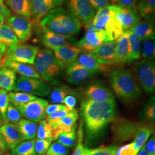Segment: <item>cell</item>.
Wrapping results in <instances>:
<instances>
[{
    "mask_svg": "<svg viewBox=\"0 0 155 155\" xmlns=\"http://www.w3.org/2000/svg\"><path fill=\"white\" fill-rule=\"evenodd\" d=\"M116 106L115 98L105 102L83 101L81 115L84 124L87 142L97 139L106 127L115 120Z\"/></svg>",
    "mask_w": 155,
    "mask_h": 155,
    "instance_id": "cell-1",
    "label": "cell"
},
{
    "mask_svg": "<svg viewBox=\"0 0 155 155\" xmlns=\"http://www.w3.org/2000/svg\"><path fill=\"white\" fill-rule=\"evenodd\" d=\"M82 24L72 14L63 8L50 11L39 24L40 30L72 36L79 33Z\"/></svg>",
    "mask_w": 155,
    "mask_h": 155,
    "instance_id": "cell-2",
    "label": "cell"
},
{
    "mask_svg": "<svg viewBox=\"0 0 155 155\" xmlns=\"http://www.w3.org/2000/svg\"><path fill=\"white\" fill-rule=\"evenodd\" d=\"M109 81L111 89L120 100L130 102L141 94L137 81L128 68L120 67L113 70L110 73Z\"/></svg>",
    "mask_w": 155,
    "mask_h": 155,
    "instance_id": "cell-3",
    "label": "cell"
},
{
    "mask_svg": "<svg viewBox=\"0 0 155 155\" xmlns=\"http://www.w3.org/2000/svg\"><path fill=\"white\" fill-rule=\"evenodd\" d=\"M33 64L42 79L50 82H56V79L63 68L52 51L47 48L39 50Z\"/></svg>",
    "mask_w": 155,
    "mask_h": 155,
    "instance_id": "cell-4",
    "label": "cell"
},
{
    "mask_svg": "<svg viewBox=\"0 0 155 155\" xmlns=\"http://www.w3.org/2000/svg\"><path fill=\"white\" fill-rule=\"evenodd\" d=\"M111 126L114 141L123 143L134 139L139 132L144 127L149 126L145 122H137L126 119L114 120Z\"/></svg>",
    "mask_w": 155,
    "mask_h": 155,
    "instance_id": "cell-5",
    "label": "cell"
},
{
    "mask_svg": "<svg viewBox=\"0 0 155 155\" xmlns=\"http://www.w3.org/2000/svg\"><path fill=\"white\" fill-rule=\"evenodd\" d=\"M39 48L32 45L18 43L8 47L1 61H12L33 64Z\"/></svg>",
    "mask_w": 155,
    "mask_h": 155,
    "instance_id": "cell-6",
    "label": "cell"
},
{
    "mask_svg": "<svg viewBox=\"0 0 155 155\" xmlns=\"http://www.w3.org/2000/svg\"><path fill=\"white\" fill-rule=\"evenodd\" d=\"M137 78L144 91L153 94L155 90V64L154 61L141 60L134 64Z\"/></svg>",
    "mask_w": 155,
    "mask_h": 155,
    "instance_id": "cell-7",
    "label": "cell"
},
{
    "mask_svg": "<svg viewBox=\"0 0 155 155\" xmlns=\"http://www.w3.org/2000/svg\"><path fill=\"white\" fill-rule=\"evenodd\" d=\"M13 90L35 96L45 97L51 92V87L49 84L42 79L21 76L17 78Z\"/></svg>",
    "mask_w": 155,
    "mask_h": 155,
    "instance_id": "cell-8",
    "label": "cell"
},
{
    "mask_svg": "<svg viewBox=\"0 0 155 155\" xmlns=\"http://www.w3.org/2000/svg\"><path fill=\"white\" fill-rule=\"evenodd\" d=\"M67 10L75 17L82 25L86 27L92 22L95 9L88 0H64Z\"/></svg>",
    "mask_w": 155,
    "mask_h": 155,
    "instance_id": "cell-9",
    "label": "cell"
},
{
    "mask_svg": "<svg viewBox=\"0 0 155 155\" xmlns=\"http://www.w3.org/2000/svg\"><path fill=\"white\" fill-rule=\"evenodd\" d=\"M13 105L18 109L21 116L33 122H39L46 118L45 110L49 104L43 98H36L27 103Z\"/></svg>",
    "mask_w": 155,
    "mask_h": 155,
    "instance_id": "cell-10",
    "label": "cell"
},
{
    "mask_svg": "<svg viewBox=\"0 0 155 155\" xmlns=\"http://www.w3.org/2000/svg\"><path fill=\"white\" fill-rule=\"evenodd\" d=\"M85 28L86 31L84 36L74 45L84 52H91L103 43L110 41L105 32L93 28L91 23L86 25Z\"/></svg>",
    "mask_w": 155,
    "mask_h": 155,
    "instance_id": "cell-11",
    "label": "cell"
},
{
    "mask_svg": "<svg viewBox=\"0 0 155 155\" xmlns=\"http://www.w3.org/2000/svg\"><path fill=\"white\" fill-rule=\"evenodd\" d=\"M64 2V0H30V19L32 25L38 27L41 20L50 11L59 7Z\"/></svg>",
    "mask_w": 155,
    "mask_h": 155,
    "instance_id": "cell-12",
    "label": "cell"
},
{
    "mask_svg": "<svg viewBox=\"0 0 155 155\" xmlns=\"http://www.w3.org/2000/svg\"><path fill=\"white\" fill-rule=\"evenodd\" d=\"M6 24L13 31L19 41L25 42L31 38L33 25L30 18L13 14L6 18Z\"/></svg>",
    "mask_w": 155,
    "mask_h": 155,
    "instance_id": "cell-13",
    "label": "cell"
},
{
    "mask_svg": "<svg viewBox=\"0 0 155 155\" xmlns=\"http://www.w3.org/2000/svg\"><path fill=\"white\" fill-rule=\"evenodd\" d=\"M153 133L150 125L143 128L130 144L124 145L117 150L115 155H137Z\"/></svg>",
    "mask_w": 155,
    "mask_h": 155,
    "instance_id": "cell-14",
    "label": "cell"
},
{
    "mask_svg": "<svg viewBox=\"0 0 155 155\" xmlns=\"http://www.w3.org/2000/svg\"><path fill=\"white\" fill-rule=\"evenodd\" d=\"M117 45V40L107 41L90 53L101 64L114 65Z\"/></svg>",
    "mask_w": 155,
    "mask_h": 155,
    "instance_id": "cell-15",
    "label": "cell"
},
{
    "mask_svg": "<svg viewBox=\"0 0 155 155\" xmlns=\"http://www.w3.org/2000/svg\"><path fill=\"white\" fill-rule=\"evenodd\" d=\"M53 51L56 59L61 63L63 68H68L72 64L78 55L83 52L81 49L71 44L62 45Z\"/></svg>",
    "mask_w": 155,
    "mask_h": 155,
    "instance_id": "cell-16",
    "label": "cell"
},
{
    "mask_svg": "<svg viewBox=\"0 0 155 155\" xmlns=\"http://www.w3.org/2000/svg\"><path fill=\"white\" fill-rule=\"evenodd\" d=\"M41 33V41L43 45L49 50L54 51L62 45L71 44L75 39L72 36H64L48 31H43Z\"/></svg>",
    "mask_w": 155,
    "mask_h": 155,
    "instance_id": "cell-17",
    "label": "cell"
},
{
    "mask_svg": "<svg viewBox=\"0 0 155 155\" xmlns=\"http://www.w3.org/2000/svg\"><path fill=\"white\" fill-rule=\"evenodd\" d=\"M0 132L4 138L7 147L12 150L24 140L17 123H4L0 127Z\"/></svg>",
    "mask_w": 155,
    "mask_h": 155,
    "instance_id": "cell-18",
    "label": "cell"
},
{
    "mask_svg": "<svg viewBox=\"0 0 155 155\" xmlns=\"http://www.w3.org/2000/svg\"><path fill=\"white\" fill-rule=\"evenodd\" d=\"M86 100L95 102H105L115 98L110 89H108L102 83H94L90 84L84 91Z\"/></svg>",
    "mask_w": 155,
    "mask_h": 155,
    "instance_id": "cell-19",
    "label": "cell"
},
{
    "mask_svg": "<svg viewBox=\"0 0 155 155\" xmlns=\"http://www.w3.org/2000/svg\"><path fill=\"white\" fill-rule=\"evenodd\" d=\"M117 20L120 22L123 31H130L131 28L141 20V17L137 10H133L119 6L116 15Z\"/></svg>",
    "mask_w": 155,
    "mask_h": 155,
    "instance_id": "cell-20",
    "label": "cell"
},
{
    "mask_svg": "<svg viewBox=\"0 0 155 155\" xmlns=\"http://www.w3.org/2000/svg\"><path fill=\"white\" fill-rule=\"evenodd\" d=\"M83 68L97 72L105 71L110 68L111 66L101 64L90 52H82L73 63Z\"/></svg>",
    "mask_w": 155,
    "mask_h": 155,
    "instance_id": "cell-21",
    "label": "cell"
},
{
    "mask_svg": "<svg viewBox=\"0 0 155 155\" xmlns=\"http://www.w3.org/2000/svg\"><path fill=\"white\" fill-rule=\"evenodd\" d=\"M1 67H8L16 73L25 77L33 78L42 79L38 72L36 71L35 67L31 64L23 63L12 61H1Z\"/></svg>",
    "mask_w": 155,
    "mask_h": 155,
    "instance_id": "cell-22",
    "label": "cell"
},
{
    "mask_svg": "<svg viewBox=\"0 0 155 155\" xmlns=\"http://www.w3.org/2000/svg\"><path fill=\"white\" fill-rule=\"evenodd\" d=\"M67 68V81L71 84H78L97 73L74 63H72Z\"/></svg>",
    "mask_w": 155,
    "mask_h": 155,
    "instance_id": "cell-23",
    "label": "cell"
},
{
    "mask_svg": "<svg viewBox=\"0 0 155 155\" xmlns=\"http://www.w3.org/2000/svg\"><path fill=\"white\" fill-rule=\"evenodd\" d=\"M118 8L119 6L112 5L99 10L93 18L92 27L96 29L104 30L108 21L116 16Z\"/></svg>",
    "mask_w": 155,
    "mask_h": 155,
    "instance_id": "cell-24",
    "label": "cell"
},
{
    "mask_svg": "<svg viewBox=\"0 0 155 155\" xmlns=\"http://www.w3.org/2000/svg\"><path fill=\"white\" fill-rule=\"evenodd\" d=\"M129 31H125L122 36L118 39L114 63L119 64L130 63V47L128 40Z\"/></svg>",
    "mask_w": 155,
    "mask_h": 155,
    "instance_id": "cell-25",
    "label": "cell"
},
{
    "mask_svg": "<svg viewBox=\"0 0 155 155\" xmlns=\"http://www.w3.org/2000/svg\"><path fill=\"white\" fill-rule=\"evenodd\" d=\"M141 40H154L155 28L154 22L147 20H140L130 30Z\"/></svg>",
    "mask_w": 155,
    "mask_h": 155,
    "instance_id": "cell-26",
    "label": "cell"
},
{
    "mask_svg": "<svg viewBox=\"0 0 155 155\" xmlns=\"http://www.w3.org/2000/svg\"><path fill=\"white\" fill-rule=\"evenodd\" d=\"M6 4L15 15L31 18L30 0H5Z\"/></svg>",
    "mask_w": 155,
    "mask_h": 155,
    "instance_id": "cell-27",
    "label": "cell"
},
{
    "mask_svg": "<svg viewBox=\"0 0 155 155\" xmlns=\"http://www.w3.org/2000/svg\"><path fill=\"white\" fill-rule=\"evenodd\" d=\"M16 79V74L14 71L6 67L0 68V88L6 91L13 90Z\"/></svg>",
    "mask_w": 155,
    "mask_h": 155,
    "instance_id": "cell-28",
    "label": "cell"
},
{
    "mask_svg": "<svg viewBox=\"0 0 155 155\" xmlns=\"http://www.w3.org/2000/svg\"><path fill=\"white\" fill-rule=\"evenodd\" d=\"M137 11L141 17L145 20L154 21L155 16V0H140Z\"/></svg>",
    "mask_w": 155,
    "mask_h": 155,
    "instance_id": "cell-29",
    "label": "cell"
},
{
    "mask_svg": "<svg viewBox=\"0 0 155 155\" xmlns=\"http://www.w3.org/2000/svg\"><path fill=\"white\" fill-rule=\"evenodd\" d=\"M17 125L24 140H34L35 139L38 127L37 122L22 118L17 123Z\"/></svg>",
    "mask_w": 155,
    "mask_h": 155,
    "instance_id": "cell-30",
    "label": "cell"
},
{
    "mask_svg": "<svg viewBox=\"0 0 155 155\" xmlns=\"http://www.w3.org/2000/svg\"><path fill=\"white\" fill-rule=\"evenodd\" d=\"M0 42L6 48L20 43L16 34L6 23L0 29Z\"/></svg>",
    "mask_w": 155,
    "mask_h": 155,
    "instance_id": "cell-31",
    "label": "cell"
},
{
    "mask_svg": "<svg viewBox=\"0 0 155 155\" xmlns=\"http://www.w3.org/2000/svg\"><path fill=\"white\" fill-rule=\"evenodd\" d=\"M128 40L130 47V62L139 60L141 57L142 40L130 31H129Z\"/></svg>",
    "mask_w": 155,
    "mask_h": 155,
    "instance_id": "cell-32",
    "label": "cell"
},
{
    "mask_svg": "<svg viewBox=\"0 0 155 155\" xmlns=\"http://www.w3.org/2000/svg\"><path fill=\"white\" fill-rule=\"evenodd\" d=\"M78 118V116L64 117L50 125L54 128L59 130L61 133L69 132L76 127L75 123L77 121Z\"/></svg>",
    "mask_w": 155,
    "mask_h": 155,
    "instance_id": "cell-33",
    "label": "cell"
},
{
    "mask_svg": "<svg viewBox=\"0 0 155 155\" xmlns=\"http://www.w3.org/2000/svg\"><path fill=\"white\" fill-rule=\"evenodd\" d=\"M35 140L22 141L12 150V155H37L35 150Z\"/></svg>",
    "mask_w": 155,
    "mask_h": 155,
    "instance_id": "cell-34",
    "label": "cell"
},
{
    "mask_svg": "<svg viewBox=\"0 0 155 155\" xmlns=\"http://www.w3.org/2000/svg\"><path fill=\"white\" fill-rule=\"evenodd\" d=\"M74 94L71 90L66 86L55 87L51 92L50 100L54 104H63L67 95Z\"/></svg>",
    "mask_w": 155,
    "mask_h": 155,
    "instance_id": "cell-35",
    "label": "cell"
},
{
    "mask_svg": "<svg viewBox=\"0 0 155 155\" xmlns=\"http://www.w3.org/2000/svg\"><path fill=\"white\" fill-rule=\"evenodd\" d=\"M54 128L46 120L39 122L36 133L37 138L39 140H51L53 141Z\"/></svg>",
    "mask_w": 155,
    "mask_h": 155,
    "instance_id": "cell-36",
    "label": "cell"
},
{
    "mask_svg": "<svg viewBox=\"0 0 155 155\" xmlns=\"http://www.w3.org/2000/svg\"><path fill=\"white\" fill-rule=\"evenodd\" d=\"M118 145L116 144L109 146H102L98 148L89 149L84 148V155H115Z\"/></svg>",
    "mask_w": 155,
    "mask_h": 155,
    "instance_id": "cell-37",
    "label": "cell"
},
{
    "mask_svg": "<svg viewBox=\"0 0 155 155\" xmlns=\"http://www.w3.org/2000/svg\"><path fill=\"white\" fill-rule=\"evenodd\" d=\"M76 127L69 132H63L60 134L57 139L58 143L62 144L67 148H73L77 144Z\"/></svg>",
    "mask_w": 155,
    "mask_h": 155,
    "instance_id": "cell-38",
    "label": "cell"
},
{
    "mask_svg": "<svg viewBox=\"0 0 155 155\" xmlns=\"http://www.w3.org/2000/svg\"><path fill=\"white\" fill-rule=\"evenodd\" d=\"M141 56L145 60L154 61L155 58V43L154 40H143L141 50Z\"/></svg>",
    "mask_w": 155,
    "mask_h": 155,
    "instance_id": "cell-39",
    "label": "cell"
},
{
    "mask_svg": "<svg viewBox=\"0 0 155 155\" xmlns=\"http://www.w3.org/2000/svg\"><path fill=\"white\" fill-rule=\"evenodd\" d=\"M9 101L12 104H25L36 100V96L23 92H10L9 94Z\"/></svg>",
    "mask_w": 155,
    "mask_h": 155,
    "instance_id": "cell-40",
    "label": "cell"
},
{
    "mask_svg": "<svg viewBox=\"0 0 155 155\" xmlns=\"http://www.w3.org/2000/svg\"><path fill=\"white\" fill-rule=\"evenodd\" d=\"M21 114L18 109L12 104H9L6 111L4 123L17 124L21 119Z\"/></svg>",
    "mask_w": 155,
    "mask_h": 155,
    "instance_id": "cell-41",
    "label": "cell"
},
{
    "mask_svg": "<svg viewBox=\"0 0 155 155\" xmlns=\"http://www.w3.org/2000/svg\"><path fill=\"white\" fill-rule=\"evenodd\" d=\"M77 116H78V111L76 109H69L59 111L48 116L47 117L46 121L50 124H51L63 118L67 117Z\"/></svg>",
    "mask_w": 155,
    "mask_h": 155,
    "instance_id": "cell-42",
    "label": "cell"
},
{
    "mask_svg": "<svg viewBox=\"0 0 155 155\" xmlns=\"http://www.w3.org/2000/svg\"><path fill=\"white\" fill-rule=\"evenodd\" d=\"M51 140H39L35 141V150L37 155H45L51 145Z\"/></svg>",
    "mask_w": 155,
    "mask_h": 155,
    "instance_id": "cell-43",
    "label": "cell"
},
{
    "mask_svg": "<svg viewBox=\"0 0 155 155\" xmlns=\"http://www.w3.org/2000/svg\"><path fill=\"white\" fill-rule=\"evenodd\" d=\"M69 150L62 144L58 142L50 145L45 155H68Z\"/></svg>",
    "mask_w": 155,
    "mask_h": 155,
    "instance_id": "cell-44",
    "label": "cell"
},
{
    "mask_svg": "<svg viewBox=\"0 0 155 155\" xmlns=\"http://www.w3.org/2000/svg\"><path fill=\"white\" fill-rule=\"evenodd\" d=\"M83 127L82 123H81L78 131L77 145L75 150L71 155H84V147L83 145Z\"/></svg>",
    "mask_w": 155,
    "mask_h": 155,
    "instance_id": "cell-45",
    "label": "cell"
},
{
    "mask_svg": "<svg viewBox=\"0 0 155 155\" xmlns=\"http://www.w3.org/2000/svg\"><path fill=\"white\" fill-rule=\"evenodd\" d=\"M9 98L8 91L5 90H0V113L1 116L4 120L5 117L6 111L9 105Z\"/></svg>",
    "mask_w": 155,
    "mask_h": 155,
    "instance_id": "cell-46",
    "label": "cell"
},
{
    "mask_svg": "<svg viewBox=\"0 0 155 155\" xmlns=\"http://www.w3.org/2000/svg\"><path fill=\"white\" fill-rule=\"evenodd\" d=\"M155 97H153V98L150 100L144 108V117L152 122H155Z\"/></svg>",
    "mask_w": 155,
    "mask_h": 155,
    "instance_id": "cell-47",
    "label": "cell"
},
{
    "mask_svg": "<svg viewBox=\"0 0 155 155\" xmlns=\"http://www.w3.org/2000/svg\"><path fill=\"white\" fill-rule=\"evenodd\" d=\"M117 4L116 5L137 11V6L140 0H113Z\"/></svg>",
    "mask_w": 155,
    "mask_h": 155,
    "instance_id": "cell-48",
    "label": "cell"
},
{
    "mask_svg": "<svg viewBox=\"0 0 155 155\" xmlns=\"http://www.w3.org/2000/svg\"><path fill=\"white\" fill-rule=\"evenodd\" d=\"M69 109L70 108L67 107L66 106L62 105L61 104H52V105H48L46 108L45 114H46V116H48L51 115L57 111L67 110V109Z\"/></svg>",
    "mask_w": 155,
    "mask_h": 155,
    "instance_id": "cell-49",
    "label": "cell"
},
{
    "mask_svg": "<svg viewBox=\"0 0 155 155\" xmlns=\"http://www.w3.org/2000/svg\"><path fill=\"white\" fill-rule=\"evenodd\" d=\"M145 150L147 155H155V136L153 135L148 141L144 144Z\"/></svg>",
    "mask_w": 155,
    "mask_h": 155,
    "instance_id": "cell-50",
    "label": "cell"
},
{
    "mask_svg": "<svg viewBox=\"0 0 155 155\" xmlns=\"http://www.w3.org/2000/svg\"><path fill=\"white\" fill-rule=\"evenodd\" d=\"M95 9L100 10L109 5L110 0H88Z\"/></svg>",
    "mask_w": 155,
    "mask_h": 155,
    "instance_id": "cell-51",
    "label": "cell"
},
{
    "mask_svg": "<svg viewBox=\"0 0 155 155\" xmlns=\"http://www.w3.org/2000/svg\"><path fill=\"white\" fill-rule=\"evenodd\" d=\"M77 98L75 96L72 95V94L67 95L66 97L64 98L63 104H64V105L66 106L68 108L73 109H74V107L77 104Z\"/></svg>",
    "mask_w": 155,
    "mask_h": 155,
    "instance_id": "cell-52",
    "label": "cell"
},
{
    "mask_svg": "<svg viewBox=\"0 0 155 155\" xmlns=\"http://www.w3.org/2000/svg\"><path fill=\"white\" fill-rule=\"evenodd\" d=\"M11 11L6 5L4 0H0V15L7 18L11 15Z\"/></svg>",
    "mask_w": 155,
    "mask_h": 155,
    "instance_id": "cell-53",
    "label": "cell"
},
{
    "mask_svg": "<svg viewBox=\"0 0 155 155\" xmlns=\"http://www.w3.org/2000/svg\"><path fill=\"white\" fill-rule=\"evenodd\" d=\"M7 145L6 144L5 141L4 140V137L2 136V134L0 132V149L2 152L5 151L7 149Z\"/></svg>",
    "mask_w": 155,
    "mask_h": 155,
    "instance_id": "cell-54",
    "label": "cell"
},
{
    "mask_svg": "<svg viewBox=\"0 0 155 155\" xmlns=\"http://www.w3.org/2000/svg\"><path fill=\"white\" fill-rule=\"evenodd\" d=\"M6 47L0 42V63L6 50ZM1 64V63H0Z\"/></svg>",
    "mask_w": 155,
    "mask_h": 155,
    "instance_id": "cell-55",
    "label": "cell"
},
{
    "mask_svg": "<svg viewBox=\"0 0 155 155\" xmlns=\"http://www.w3.org/2000/svg\"><path fill=\"white\" fill-rule=\"evenodd\" d=\"M5 20V17H4L3 16H2V15H0V29L2 28V27L4 24Z\"/></svg>",
    "mask_w": 155,
    "mask_h": 155,
    "instance_id": "cell-56",
    "label": "cell"
},
{
    "mask_svg": "<svg viewBox=\"0 0 155 155\" xmlns=\"http://www.w3.org/2000/svg\"><path fill=\"white\" fill-rule=\"evenodd\" d=\"M137 155H147V153H146L145 150L144 145L142 147V148L139 151V153H137Z\"/></svg>",
    "mask_w": 155,
    "mask_h": 155,
    "instance_id": "cell-57",
    "label": "cell"
},
{
    "mask_svg": "<svg viewBox=\"0 0 155 155\" xmlns=\"http://www.w3.org/2000/svg\"><path fill=\"white\" fill-rule=\"evenodd\" d=\"M2 121L1 120V118H0V127H1V126L2 125Z\"/></svg>",
    "mask_w": 155,
    "mask_h": 155,
    "instance_id": "cell-58",
    "label": "cell"
},
{
    "mask_svg": "<svg viewBox=\"0 0 155 155\" xmlns=\"http://www.w3.org/2000/svg\"><path fill=\"white\" fill-rule=\"evenodd\" d=\"M0 155H1V149H0Z\"/></svg>",
    "mask_w": 155,
    "mask_h": 155,
    "instance_id": "cell-59",
    "label": "cell"
},
{
    "mask_svg": "<svg viewBox=\"0 0 155 155\" xmlns=\"http://www.w3.org/2000/svg\"><path fill=\"white\" fill-rule=\"evenodd\" d=\"M10 155V154H9V153H7V154H6V155Z\"/></svg>",
    "mask_w": 155,
    "mask_h": 155,
    "instance_id": "cell-60",
    "label": "cell"
},
{
    "mask_svg": "<svg viewBox=\"0 0 155 155\" xmlns=\"http://www.w3.org/2000/svg\"><path fill=\"white\" fill-rule=\"evenodd\" d=\"M1 67V64H0V68Z\"/></svg>",
    "mask_w": 155,
    "mask_h": 155,
    "instance_id": "cell-61",
    "label": "cell"
},
{
    "mask_svg": "<svg viewBox=\"0 0 155 155\" xmlns=\"http://www.w3.org/2000/svg\"><path fill=\"white\" fill-rule=\"evenodd\" d=\"M0 118H1V116H0Z\"/></svg>",
    "mask_w": 155,
    "mask_h": 155,
    "instance_id": "cell-62",
    "label": "cell"
}]
</instances>
